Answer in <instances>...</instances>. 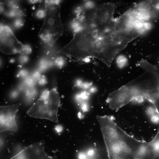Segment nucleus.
I'll return each mask as SVG.
<instances>
[{
	"instance_id": "obj_6",
	"label": "nucleus",
	"mask_w": 159,
	"mask_h": 159,
	"mask_svg": "<svg viewBox=\"0 0 159 159\" xmlns=\"http://www.w3.org/2000/svg\"><path fill=\"white\" fill-rule=\"evenodd\" d=\"M25 48L6 26L0 27V51L6 54L22 53Z\"/></svg>"
},
{
	"instance_id": "obj_2",
	"label": "nucleus",
	"mask_w": 159,
	"mask_h": 159,
	"mask_svg": "<svg viewBox=\"0 0 159 159\" xmlns=\"http://www.w3.org/2000/svg\"><path fill=\"white\" fill-rule=\"evenodd\" d=\"M109 159H145L149 142L137 140L120 127L112 117L97 116Z\"/></svg>"
},
{
	"instance_id": "obj_16",
	"label": "nucleus",
	"mask_w": 159,
	"mask_h": 159,
	"mask_svg": "<svg viewBox=\"0 0 159 159\" xmlns=\"http://www.w3.org/2000/svg\"><path fill=\"white\" fill-rule=\"evenodd\" d=\"M47 65L46 62L44 61L42 62L40 64V69L42 70H45L47 67Z\"/></svg>"
},
{
	"instance_id": "obj_5",
	"label": "nucleus",
	"mask_w": 159,
	"mask_h": 159,
	"mask_svg": "<svg viewBox=\"0 0 159 159\" xmlns=\"http://www.w3.org/2000/svg\"><path fill=\"white\" fill-rule=\"evenodd\" d=\"M143 95V92L132 81L110 93L106 102L110 108L117 110L136 97Z\"/></svg>"
},
{
	"instance_id": "obj_7",
	"label": "nucleus",
	"mask_w": 159,
	"mask_h": 159,
	"mask_svg": "<svg viewBox=\"0 0 159 159\" xmlns=\"http://www.w3.org/2000/svg\"><path fill=\"white\" fill-rule=\"evenodd\" d=\"M21 104L1 106L0 108V131H10L16 132L18 126L16 115Z\"/></svg>"
},
{
	"instance_id": "obj_14",
	"label": "nucleus",
	"mask_w": 159,
	"mask_h": 159,
	"mask_svg": "<svg viewBox=\"0 0 159 159\" xmlns=\"http://www.w3.org/2000/svg\"><path fill=\"white\" fill-rule=\"evenodd\" d=\"M14 24L16 27H19L23 25V23L22 21L20 19H17L15 20Z\"/></svg>"
},
{
	"instance_id": "obj_18",
	"label": "nucleus",
	"mask_w": 159,
	"mask_h": 159,
	"mask_svg": "<svg viewBox=\"0 0 159 159\" xmlns=\"http://www.w3.org/2000/svg\"><path fill=\"white\" fill-rule=\"evenodd\" d=\"M27 74V72L24 70L21 71L18 74V76L20 77H24Z\"/></svg>"
},
{
	"instance_id": "obj_1",
	"label": "nucleus",
	"mask_w": 159,
	"mask_h": 159,
	"mask_svg": "<svg viewBox=\"0 0 159 159\" xmlns=\"http://www.w3.org/2000/svg\"><path fill=\"white\" fill-rule=\"evenodd\" d=\"M116 6L110 2L86 7L72 21V39L57 52L77 59L95 58L110 67L117 54L144 31L131 11L115 18Z\"/></svg>"
},
{
	"instance_id": "obj_11",
	"label": "nucleus",
	"mask_w": 159,
	"mask_h": 159,
	"mask_svg": "<svg viewBox=\"0 0 159 159\" xmlns=\"http://www.w3.org/2000/svg\"><path fill=\"white\" fill-rule=\"evenodd\" d=\"M37 16L39 18H43L45 16V12L42 10H39L37 12Z\"/></svg>"
},
{
	"instance_id": "obj_17",
	"label": "nucleus",
	"mask_w": 159,
	"mask_h": 159,
	"mask_svg": "<svg viewBox=\"0 0 159 159\" xmlns=\"http://www.w3.org/2000/svg\"><path fill=\"white\" fill-rule=\"evenodd\" d=\"M39 83L41 85H44L46 83V80L44 76L41 77L39 80Z\"/></svg>"
},
{
	"instance_id": "obj_3",
	"label": "nucleus",
	"mask_w": 159,
	"mask_h": 159,
	"mask_svg": "<svg viewBox=\"0 0 159 159\" xmlns=\"http://www.w3.org/2000/svg\"><path fill=\"white\" fill-rule=\"evenodd\" d=\"M58 1H46L44 23L39 33V37L50 46L62 35L63 28Z\"/></svg>"
},
{
	"instance_id": "obj_4",
	"label": "nucleus",
	"mask_w": 159,
	"mask_h": 159,
	"mask_svg": "<svg viewBox=\"0 0 159 159\" xmlns=\"http://www.w3.org/2000/svg\"><path fill=\"white\" fill-rule=\"evenodd\" d=\"M60 105V97L57 89L45 91L28 110L31 117L47 119L55 122L58 121L57 112Z\"/></svg>"
},
{
	"instance_id": "obj_12",
	"label": "nucleus",
	"mask_w": 159,
	"mask_h": 159,
	"mask_svg": "<svg viewBox=\"0 0 159 159\" xmlns=\"http://www.w3.org/2000/svg\"><path fill=\"white\" fill-rule=\"evenodd\" d=\"M28 59V58L26 55L23 54L19 58L20 62L22 63H24L26 62Z\"/></svg>"
},
{
	"instance_id": "obj_8",
	"label": "nucleus",
	"mask_w": 159,
	"mask_h": 159,
	"mask_svg": "<svg viewBox=\"0 0 159 159\" xmlns=\"http://www.w3.org/2000/svg\"><path fill=\"white\" fill-rule=\"evenodd\" d=\"M127 62V58L124 56L121 55L119 56L117 59V63L118 67L122 68L125 66Z\"/></svg>"
},
{
	"instance_id": "obj_9",
	"label": "nucleus",
	"mask_w": 159,
	"mask_h": 159,
	"mask_svg": "<svg viewBox=\"0 0 159 159\" xmlns=\"http://www.w3.org/2000/svg\"><path fill=\"white\" fill-rule=\"evenodd\" d=\"M35 80L33 77L27 78L25 80V83L28 86H32L34 85Z\"/></svg>"
},
{
	"instance_id": "obj_13",
	"label": "nucleus",
	"mask_w": 159,
	"mask_h": 159,
	"mask_svg": "<svg viewBox=\"0 0 159 159\" xmlns=\"http://www.w3.org/2000/svg\"><path fill=\"white\" fill-rule=\"evenodd\" d=\"M31 52V49L28 46H25V49L22 53L23 54H29Z\"/></svg>"
},
{
	"instance_id": "obj_15",
	"label": "nucleus",
	"mask_w": 159,
	"mask_h": 159,
	"mask_svg": "<svg viewBox=\"0 0 159 159\" xmlns=\"http://www.w3.org/2000/svg\"><path fill=\"white\" fill-rule=\"evenodd\" d=\"M56 63L58 66H61L63 64V61L62 58H59L56 60Z\"/></svg>"
},
{
	"instance_id": "obj_19",
	"label": "nucleus",
	"mask_w": 159,
	"mask_h": 159,
	"mask_svg": "<svg viewBox=\"0 0 159 159\" xmlns=\"http://www.w3.org/2000/svg\"><path fill=\"white\" fill-rule=\"evenodd\" d=\"M55 129L57 132H59L62 131V128L60 125H58L56 127Z\"/></svg>"
},
{
	"instance_id": "obj_10",
	"label": "nucleus",
	"mask_w": 159,
	"mask_h": 159,
	"mask_svg": "<svg viewBox=\"0 0 159 159\" xmlns=\"http://www.w3.org/2000/svg\"><path fill=\"white\" fill-rule=\"evenodd\" d=\"M36 94V91L34 89V88L31 87V88H29L26 91V94L29 97H32V96H34L35 94Z\"/></svg>"
}]
</instances>
